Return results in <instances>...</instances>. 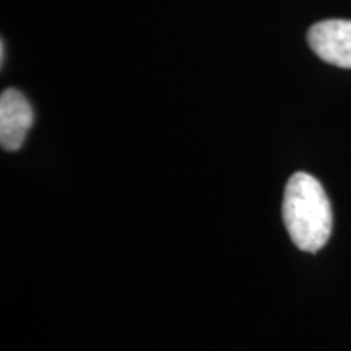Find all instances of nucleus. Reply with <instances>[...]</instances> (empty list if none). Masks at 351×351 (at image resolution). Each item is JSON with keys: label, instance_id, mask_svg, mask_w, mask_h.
Here are the masks:
<instances>
[{"label": "nucleus", "instance_id": "obj_1", "mask_svg": "<svg viewBox=\"0 0 351 351\" xmlns=\"http://www.w3.org/2000/svg\"><path fill=\"white\" fill-rule=\"evenodd\" d=\"M283 221L293 244L304 252H317L330 239L332 205L314 176L298 171L288 179L283 194Z\"/></svg>", "mask_w": 351, "mask_h": 351}, {"label": "nucleus", "instance_id": "obj_2", "mask_svg": "<svg viewBox=\"0 0 351 351\" xmlns=\"http://www.w3.org/2000/svg\"><path fill=\"white\" fill-rule=\"evenodd\" d=\"M307 43L324 62L351 69V20H324L307 32Z\"/></svg>", "mask_w": 351, "mask_h": 351}, {"label": "nucleus", "instance_id": "obj_3", "mask_svg": "<svg viewBox=\"0 0 351 351\" xmlns=\"http://www.w3.org/2000/svg\"><path fill=\"white\" fill-rule=\"evenodd\" d=\"M33 109L21 91L8 88L0 96V143L7 152L23 147L33 125Z\"/></svg>", "mask_w": 351, "mask_h": 351}, {"label": "nucleus", "instance_id": "obj_4", "mask_svg": "<svg viewBox=\"0 0 351 351\" xmlns=\"http://www.w3.org/2000/svg\"><path fill=\"white\" fill-rule=\"evenodd\" d=\"M0 56H2V64H3V59H5V47H3V41H2V49H0Z\"/></svg>", "mask_w": 351, "mask_h": 351}]
</instances>
